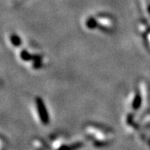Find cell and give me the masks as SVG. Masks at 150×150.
I'll list each match as a JSON object with an SVG mask.
<instances>
[{"label":"cell","mask_w":150,"mask_h":150,"mask_svg":"<svg viewBox=\"0 0 150 150\" xmlns=\"http://www.w3.org/2000/svg\"><path fill=\"white\" fill-rule=\"evenodd\" d=\"M36 105H37L39 117L41 118V121L43 123H48V112H47V110H46V108H45L44 103H43V102L42 101V99L40 98H36Z\"/></svg>","instance_id":"cell-1"},{"label":"cell","mask_w":150,"mask_h":150,"mask_svg":"<svg viewBox=\"0 0 150 150\" xmlns=\"http://www.w3.org/2000/svg\"><path fill=\"white\" fill-rule=\"evenodd\" d=\"M20 56H21V59H23V60H25V61H28V60H30V59H37V60H39L40 59V57H33L31 56L30 54L28 53L27 51H25V50H23L21 52V54H20Z\"/></svg>","instance_id":"cell-2"},{"label":"cell","mask_w":150,"mask_h":150,"mask_svg":"<svg viewBox=\"0 0 150 150\" xmlns=\"http://www.w3.org/2000/svg\"><path fill=\"white\" fill-rule=\"evenodd\" d=\"M10 41L11 43H13V45H14V46H19L21 44V39H20V38L18 37V35H15V34L11 35Z\"/></svg>","instance_id":"cell-3"},{"label":"cell","mask_w":150,"mask_h":150,"mask_svg":"<svg viewBox=\"0 0 150 150\" xmlns=\"http://www.w3.org/2000/svg\"><path fill=\"white\" fill-rule=\"evenodd\" d=\"M140 103H141V98H140L139 95H137L135 99H134V108H139V106L140 105Z\"/></svg>","instance_id":"cell-4"},{"label":"cell","mask_w":150,"mask_h":150,"mask_svg":"<svg viewBox=\"0 0 150 150\" xmlns=\"http://www.w3.org/2000/svg\"><path fill=\"white\" fill-rule=\"evenodd\" d=\"M87 25L88 28H95V26L97 25L96 22L94 21L93 19H88V22H87Z\"/></svg>","instance_id":"cell-5"}]
</instances>
